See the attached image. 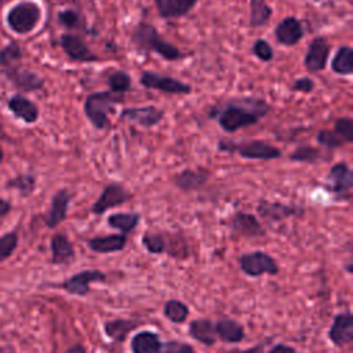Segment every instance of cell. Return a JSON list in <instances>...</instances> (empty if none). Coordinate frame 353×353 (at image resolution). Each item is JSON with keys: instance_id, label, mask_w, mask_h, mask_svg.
<instances>
[{"instance_id": "6da1fadb", "label": "cell", "mask_w": 353, "mask_h": 353, "mask_svg": "<svg viewBox=\"0 0 353 353\" xmlns=\"http://www.w3.org/2000/svg\"><path fill=\"white\" fill-rule=\"evenodd\" d=\"M270 106L266 101L252 97L230 99L219 108L211 112V117H215L226 132H236L241 128L256 124L262 117L268 114Z\"/></svg>"}, {"instance_id": "7a4b0ae2", "label": "cell", "mask_w": 353, "mask_h": 353, "mask_svg": "<svg viewBox=\"0 0 353 353\" xmlns=\"http://www.w3.org/2000/svg\"><path fill=\"white\" fill-rule=\"evenodd\" d=\"M132 44L143 52H154L165 61H178L185 55L172 43L163 39L159 30L148 22H139L131 34Z\"/></svg>"}, {"instance_id": "3957f363", "label": "cell", "mask_w": 353, "mask_h": 353, "mask_svg": "<svg viewBox=\"0 0 353 353\" xmlns=\"http://www.w3.org/2000/svg\"><path fill=\"white\" fill-rule=\"evenodd\" d=\"M121 94L106 91H97L90 94L84 101V113L87 120L97 130H106L110 125L109 113H113L116 106L123 101Z\"/></svg>"}, {"instance_id": "277c9868", "label": "cell", "mask_w": 353, "mask_h": 353, "mask_svg": "<svg viewBox=\"0 0 353 353\" xmlns=\"http://www.w3.org/2000/svg\"><path fill=\"white\" fill-rule=\"evenodd\" d=\"M218 149L222 152L237 153L243 159H250V160H274L281 157V150L279 148L259 139L247 141V142L219 141Z\"/></svg>"}, {"instance_id": "5b68a950", "label": "cell", "mask_w": 353, "mask_h": 353, "mask_svg": "<svg viewBox=\"0 0 353 353\" xmlns=\"http://www.w3.org/2000/svg\"><path fill=\"white\" fill-rule=\"evenodd\" d=\"M40 19L41 8L34 1H21L15 4L7 14L8 28L18 34H26L32 32Z\"/></svg>"}, {"instance_id": "8992f818", "label": "cell", "mask_w": 353, "mask_h": 353, "mask_svg": "<svg viewBox=\"0 0 353 353\" xmlns=\"http://www.w3.org/2000/svg\"><path fill=\"white\" fill-rule=\"evenodd\" d=\"M325 189L338 200H349L353 189V171L347 163L339 161L334 164L327 175Z\"/></svg>"}, {"instance_id": "52a82bcc", "label": "cell", "mask_w": 353, "mask_h": 353, "mask_svg": "<svg viewBox=\"0 0 353 353\" xmlns=\"http://www.w3.org/2000/svg\"><path fill=\"white\" fill-rule=\"evenodd\" d=\"M139 83L145 88L161 91L171 95H188L192 92V87L188 83L171 76L159 74L152 70H143L139 76Z\"/></svg>"}, {"instance_id": "ba28073f", "label": "cell", "mask_w": 353, "mask_h": 353, "mask_svg": "<svg viewBox=\"0 0 353 353\" xmlns=\"http://www.w3.org/2000/svg\"><path fill=\"white\" fill-rule=\"evenodd\" d=\"M241 270L251 277H259L261 274H277L279 263L265 251L245 252L239 258Z\"/></svg>"}, {"instance_id": "9c48e42d", "label": "cell", "mask_w": 353, "mask_h": 353, "mask_svg": "<svg viewBox=\"0 0 353 353\" xmlns=\"http://www.w3.org/2000/svg\"><path fill=\"white\" fill-rule=\"evenodd\" d=\"M132 197L131 192H128L121 183L112 182L106 185L101 193V196L97 199V201L92 204V214L102 215L108 210L119 207L124 203H127Z\"/></svg>"}, {"instance_id": "30bf717a", "label": "cell", "mask_w": 353, "mask_h": 353, "mask_svg": "<svg viewBox=\"0 0 353 353\" xmlns=\"http://www.w3.org/2000/svg\"><path fill=\"white\" fill-rule=\"evenodd\" d=\"M330 50H331V46H330V43L327 41L325 37H323V36L314 37L309 43L305 58H303L305 69L309 73L323 72L327 66V62H328Z\"/></svg>"}, {"instance_id": "8fae6325", "label": "cell", "mask_w": 353, "mask_h": 353, "mask_svg": "<svg viewBox=\"0 0 353 353\" xmlns=\"http://www.w3.org/2000/svg\"><path fill=\"white\" fill-rule=\"evenodd\" d=\"M164 116H165L164 110L154 105L124 108L120 113V117L123 120L138 124L143 128H150V127L157 125L164 119Z\"/></svg>"}, {"instance_id": "7c38bea8", "label": "cell", "mask_w": 353, "mask_h": 353, "mask_svg": "<svg viewBox=\"0 0 353 353\" xmlns=\"http://www.w3.org/2000/svg\"><path fill=\"white\" fill-rule=\"evenodd\" d=\"M61 47L63 52L74 62H98L99 58L95 55L87 43L77 34L63 33L61 36Z\"/></svg>"}, {"instance_id": "4fadbf2b", "label": "cell", "mask_w": 353, "mask_h": 353, "mask_svg": "<svg viewBox=\"0 0 353 353\" xmlns=\"http://www.w3.org/2000/svg\"><path fill=\"white\" fill-rule=\"evenodd\" d=\"M105 280H106V274L101 270H83L66 279L62 283V288L72 295L84 296L90 292L91 283L105 281Z\"/></svg>"}, {"instance_id": "5bb4252c", "label": "cell", "mask_w": 353, "mask_h": 353, "mask_svg": "<svg viewBox=\"0 0 353 353\" xmlns=\"http://www.w3.org/2000/svg\"><path fill=\"white\" fill-rule=\"evenodd\" d=\"M328 338L335 346H346L353 342V316L349 310L335 316L328 331Z\"/></svg>"}, {"instance_id": "9a60e30c", "label": "cell", "mask_w": 353, "mask_h": 353, "mask_svg": "<svg viewBox=\"0 0 353 353\" xmlns=\"http://www.w3.org/2000/svg\"><path fill=\"white\" fill-rule=\"evenodd\" d=\"M274 36L280 44L292 47L303 39L305 36L303 25L295 17H285L277 23L274 29Z\"/></svg>"}, {"instance_id": "2e32d148", "label": "cell", "mask_w": 353, "mask_h": 353, "mask_svg": "<svg viewBox=\"0 0 353 353\" xmlns=\"http://www.w3.org/2000/svg\"><path fill=\"white\" fill-rule=\"evenodd\" d=\"M210 178V170L199 167V168H186L178 172L174 176V183L182 192H194L203 188Z\"/></svg>"}, {"instance_id": "e0dca14e", "label": "cell", "mask_w": 353, "mask_h": 353, "mask_svg": "<svg viewBox=\"0 0 353 353\" xmlns=\"http://www.w3.org/2000/svg\"><path fill=\"white\" fill-rule=\"evenodd\" d=\"M4 74L8 77V80L12 81V84L18 90L25 91V92L40 90L44 85V81L39 74H36L32 70L22 69L21 65L4 70Z\"/></svg>"}, {"instance_id": "ac0fdd59", "label": "cell", "mask_w": 353, "mask_h": 353, "mask_svg": "<svg viewBox=\"0 0 353 353\" xmlns=\"http://www.w3.org/2000/svg\"><path fill=\"white\" fill-rule=\"evenodd\" d=\"M70 199L72 196L66 189H61L52 196L51 207L46 216V225L48 228H57L59 223L63 222L68 214Z\"/></svg>"}, {"instance_id": "d6986e66", "label": "cell", "mask_w": 353, "mask_h": 353, "mask_svg": "<svg viewBox=\"0 0 353 353\" xmlns=\"http://www.w3.org/2000/svg\"><path fill=\"white\" fill-rule=\"evenodd\" d=\"M230 228L234 232L243 234L244 237H259V236H263L265 233L256 216L254 214L243 212V211H239L233 215L230 221Z\"/></svg>"}, {"instance_id": "ffe728a7", "label": "cell", "mask_w": 353, "mask_h": 353, "mask_svg": "<svg viewBox=\"0 0 353 353\" xmlns=\"http://www.w3.org/2000/svg\"><path fill=\"white\" fill-rule=\"evenodd\" d=\"M199 0H154L159 15L164 19H175L189 14Z\"/></svg>"}, {"instance_id": "44dd1931", "label": "cell", "mask_w": 353, "mask_h": 353, "mask_svg": "<svg viewBox=\"0 0 353 353\" xmlns=\"http://www.w3.org/2000/svg\"><path fill=\"white\" fill-rule=\"evenodd\" d=\"M8 109L14 113L15 117H18L19 120H22L28 124H33L39 119L37 105L33 101H30L29 98L22 97V95H14L8 101Z\"/></svg>"}, {"instance_id": "7402d4cb", "label": "cell", "mask_w": 353, "mask_h": 353, "mask_svg": "<svg viewBox=\"0 0 353 353\" xmlns=\"http://www.w3.org/2000/svg\"><path fill=\"white\" fill-rule=\"evenodd\" d=\"M127 237L123 233H113L106 236H97L87 241L90 250L98 254H109L121 251L125 247Z\"/></svg>"}, {"instance_id": "603a6c76", "label": "cell", "mask_w": 353, "mask_h": 353, "mask_svg": "<svg viewBox=\"0 0 353 353\" xmlns=\"http://www.w3.org/2000/svg\"><path fill=\"white\" fill-rule=\"evenodd\" d=\"M256 211L262 218L274 222V221H281V219L295 215L298 212V208L279 203V201L261 200L256 207Z\"/></svg>"}, {"instance_id": "cb8c5ba5", "label": "cell", "mask_w": 353, "mask_h": 353, "mask_svg": "<svg viewBox=\"0 0 353 353\" xmlns=\"http://www.w3.org/2000/svg\"><path fill=\"white\" fill-rule=\"evenodd\" d=\"M74 258V248L70 240L62 234L57 233L51 239V262L55 265L68 263Z\"/></svg>"}, {"instance_id": "d4e9b609", "label": "cell", "mask_w": 353, "mask_h": 353, "mask_svg": "<svg viewBox=\"0 0 353 353\" xmlns=\"http://www.w3.org/2000/svg\"><path fill=\"white\" fill-rule=\"evenodd\" d=\"M161 341L156 332L141 331L131 339L132 353H160Z\"/></svg>"}, {"instance_id": "484cf974", "label": "cell", "mask_w": 353, "mask_h": 353, "mask_svg": "<svg viewBox=\"0 0 353 353\" xmlns=\"http://www.w3.org/2000/svg\"><path fill=\"white\" fill-rule=\"evenodd\" d=\"M189 334L203 345L212 346L216 341L215 325L208 319H196L189 324Z\"/></svg>"}, {"instance_id": "4316f807", "label": "cell", "mask_w": 353, "mask_h": 353, "mask_svg": "<svg viewBox=\"0 0 353 353\" xmlns=\"http://www.w3.org/2000/svg\"><path fill=\"white\" fill-rule=\"evenodd\" d=\"M216 336H219L223 342L237 343L244 338V328L240 323L232 319H221L215 324Z\"/></svg>"}, {"instance_id": "83f0119b", "label": "cell", "mask_w": 353, "mask_h": 353, "mask_svg": "<svg viewBox=\"0 0 353 353\" xmlns=\"http://www.w3.org/2000/svg\"><path fill=\"white\" fill-rule=\"evenodd\" d=\"M331 69L341 76H350L353 73V50L350 46H342L336 50L331 61Z\"/></svg>"}, {"instance_id": "f1b7e54d", "label": "cell", "mask_w": 353, "mask_h": 353, "mask_svg": "<svg viewBox=\"0 0 353 353\" xmlns=\"http://www.w3.org/2000/svg\"><path fill=\"white\" fill-rule=\"evenodd\" d=\"M141 221L138 212H114L108 216V225L113 229L120 230L123 234L132 232Z\"/></svg>"}, {"instance_id": "f546056e", "label": "cell", "mask_w": 353, "mask_h": 353, "mask_svg": "<svg viewBox=\"0 0 353 353\" xmlns=\"http://www.w3.org/2000/svg\"><path fill=\"white\" fill-rule=\"evenodd\" d=\"M273 10L268 0H250V26L261 28L272 18Z\"/></svg>"}, {"instance_id": "4dcf8cb0", "label": "cell", "mask_w": 353, "mask_h": 353, "mask_svg": "<svg viewBox=\"0 0 353 353\" xmlns=\"http://www.w3.org/2000/svg\"><path fill=\"white\" fill-rule=\"evenodd\" d=\"M137 323H134L132 320H125V319H116V320H110L106 321L103 328L106 335L116 341V342H123L127 335L130 334V331H132V328H135Z\"/></svg>"}, {"instance_id": "1f68e13d", "label": "cell", "mask_w": 353, "mask_h": 353, "mask_svg": "<svg viewBox=\"0 0 353 353\" xmlns=\"http://www.w3.org/2000/svg\"><path fill=\"white\" fill-rule=\"evenodd\" d=\"M108 85L112 92L124 95L132 87L131 76L124 70H114L108 76Z\"/></svg>"}, {"instance_id": "d6a6232c", "label": "cell", "mask_w": 353, "mask_h": 353, "mask_svg": "<svg viewBox=\"0 0 353 353\" xmlns=\"http://www.w3.org/2000/svg\"><path fill=\"white\" fill-rule=\"evenodd\" d=\"M21 59H22V51L17 43H10L0 51V65L3 70L19 66Z\"/></svg>"}, {"instance_id": "836d02e7", "label": "cell", "mask_w": 353, "mask_h": 353, "mask_svg": "<svg viewBox=\"0 0 353 353\" xmlns=\"http://www.w3.org/2000/svg\"><path fill=\"white\" fill-rule=\"evenodd\" d=\"M189 309L188 306L178 301V299H170L164 305V316L171 321V323H183L188 319Z\"/></svg>"}, {"instance_id": "e575fe53", "label": "cell", "mask_w": 353, "mask_h": 353, "mask_svg": "<svg viewBox=\"0 0 353 353\" xmlns=\"http://www.w3.org/2000/svg\"><path fill=\"white\" fill-rule=\"evenodd\" d=\"M320 157H321L320 150L309 145H301L290 154V159L298 163H317Z\"/></svg>"}, {"instance_id": "d590c367", "label": "cell", "mask_w": 353, "mask_h": 353, "mask_svg": "<svg viewBox=\"0 0 353 353\" xmlns=\"http://www.w3.org/2000/svg\"><path fill=\"white\" fill-rule=\"evenodd\" d=\"M334 134L345 143L353 142V120L350 117H339L334 125Z\"/></svg>"}, {"instance_id": "8d00e7d4", "label": "cell", "mask_w": 353, "mask_h": 353, "mask_svg": "<svg viewBox=\"0 0 353 353\" xmlns=\"http://www.w3.org/2000/svg\"><path fill=\"white\" fill-rule=\"evenodd\" d=\"M7 186L8 188H15L23 196H26V194H30L34 190V188H36V178L33 175H29V174L18 175L17 178L11 179L7 183Z\"/></svg>"}, {"instance_id": "74e56055", "label": "cell", "mask_w": 353, "mask_h": 353, "mask_svg": "<svg viewBox=\"0 0 353 353\" xmlns=\"http://www.w3.org/2000/svg\"><path fill=\"white\" fill-rule=\"evenodd\" d=\"M142 244L150 254H161L165 251V241L159 233H145L142 236Z\"/></svg>"}, {"instance_id": "f35d334b", "label": "cell", "mask_w": 353, "mask_h": 353, "mask_svg": "<svg viewBox=\"0 0 353 353\" xmlns=\"http://www.w3.org/2000/svg\"><path fill=\"white\" fill-rule=\"evenodd\" d=\"M18 245V233L10 232L0 236V262L6 261Z\"/></svg>"}, {"instance_id": "ab89813d", "label": "cell", "mask_w": 353, "mask_h": 353, "mask_svg": "<svg viewBox=\"0 0 353 353\" xmlns=\"http://www.w3.org/2000/svg\"><path fill=\"white\" fill-rule=\"evenodd\" d=\"M252 52L262 62H269L274 57V51H273L272 46L266 40H263V39H258L252 44Z\"/></svg>"}, {"instance_id": "60d3db41", "label": "cell", "mask_w": 353, "mask_h": 353, "mask_svg": "<svg viewBox=\"0 0 353 353\" xmlns=\"http://www.w3.org/2000/svg\"><path fill=\"white\" fill-rule=\"evenodd\" d=\"M316 139L319 142L320 146L325 148V149H336L341 145H343V142L334 134V131H328V130H321L317 132Z\"/></svg>"}, {"instance_id": "b9f144b4", "label": "cell", "mask_w": 353, "mask_h": 353, "mask_svg": "<svg viewBox=\"0 0 353 353\" xmlns=\"http://www.w3.org/2000/svg\"><path fill=\"white\" fill-rule=\"evenodd\" d=\"M58 21L68 29H74L80 26L81 18L74 10H63L58 14Z\"/></svg>"}, {"instance_id": "7bdbcfd3", "label": "cell", "mask_w": 353, "mask_h": 353, "mask_svg": "<svg viewBox=\"0 0 353 353\" xmlns=\"http://www.w3.org/2000/svg\"><path fill=\"white\" fill-rule=\"evenodd\" d=\"M160 353H196L194 349L185 342L181 341H168L161 343Z\"/></svg>"}, {"instance_id": "ee69618b", "label": "cell", "mask_w": 353, "mask_h": 353, "mask_svg": "<svg viewBox=\"0 0 353 353\" xmlns=\"http://www.w3.org/2000/svg\"><path fill=\"white\" fill-rule=\"evenodd\" d=\"M292 90L303 94H310L314 90V81L310 77H301L294 81Z\"/></svg>"}, {"instance_id": "f6af8a7d", "label": "cell", "mask_w": 353, "mask_h": 353, "mask_svg": "<svg viewBox=\"0 0 353 353\" xmlns=\"http://www.w3.org/2000/svg\"><path fill=\"white\" fill-rule=\"evenodd\" d=\"M269 353H296V350L288 345H283V343H279L276 346H273Z\"/></svg>"}, {"instance_id": "bcb514c9", "label": "cell", "mask_w": 353, "mask_h": 353, "mask_svg": "<svg viewBox=\"0 0 353 353\" xmlns=\"http://www.w3.org/2000/svg\"><path fill=\"white\" fill-rule=\"evenodd\" d=\"M229 353H263V345H256L254 347H250V349H245V350H232Z\"/></svg>"}, {"instance_id": "7dc6e473", "label": "cell", "mask_w": 353, "mask_h": 353, "mask_svg": "<svg viewBox=\"0 0 353 353\" xmlns=\"http://www.w3.org/2000/svg\"><path fill=\"white\" fill-rule=\"evenodd\" d=\"M10 210H11V204L7 200L0 199V216L7 215L10 212Z\"/></svg>"}, {"instance_id": "c3c4849f", "label": "cell", "mask_w": 353, "mask_h": 353, "mask_svg": "<svg viewBox=\"0 0 353 353\" xmlns=\"http://www.w3.org/2000/svg\"><path fill=\"white\" fill-rule=\"evenodd\" d=\"M66 353H85V349L81 345H74L66 350Z\"/></svg>"}, {"instance_id": "681fc988", "label": "cell", "mask_w": 353, "mask_h": 353, "mask_svg": "<svg viewBox=\"0 0 353 353\" xmlns=\"http://www.w3.org/2000/svg\"><path fill=\"white\" fill-rule=\"evenodd\" d=\"M0 353H17L12 346H0Z\"/></svg>"}, {"instance_id": "f907efd6", "label": "cell", "mask_w": 353, "mask_h": 353, "mask_svg": "<svg viewBox=\"0 0 353 353\" xmlns=\"http://www.w3.org/2000/svg\"><path fill=\"white\" fill-rule=\"evenodd\" d=\"M3 157H4V153H3V149L0 148V163L3 161Z\"/></svg>"}, {"instance_id": "816d5d0a", "label": "cell", "mask_w": 353, "mask_h": 353, "mask_svg": "<svg viewBox=\"0 0 353 353\" xmlns=\"http://www.w3.org/2000/svg\"><path fill=\"white\" fill-rule=\"evenodd\" d=\"M0 131H1V127H0Z\"/></svg>"}]
</instances>
